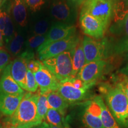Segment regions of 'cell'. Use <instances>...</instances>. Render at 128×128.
<instances>
[{"mask_svg":"<svg viewBox=\"0 0 128 128\" xmlns=\"http://www.w3.org/2000/svg\"><path fill=\"white\" fill-rule=\"evenodd\" d=\"M103 89L106 104L112 116L122 128H128V98L125 93L118 84Z\"/></svg>","mask_w":128,"mask_h":128,"instance_id":"6da1fadb","label":"cell"},{"mask_svg":"<svg viewBox=\"0 0 128 128\" xmlns=\"http://www.w3.org/2000/svg\"><path fill=\"white\" fill-rule=\"evenodd\" d=\"M38 94L26 92L12 114L10 122L17 128H32L40 124L37 122Z\"/></svg>","mask_w":128,"mask_h":128,"instance_id":"7a4b0ae2","label":"cell"},{"mask_svg":"<svg viewBox=\"0 0 128 128\" xmlns=\"http://www.w3.org/2000/svg\"><path fill=\"white\" fill-rule=\"evenodd\" d=\"M110 36L102 40L105 58L128 51V13L124 20L113 23L109 28Z\"/></svg>","mask_w":128,"mask_h":128,"instance_id":"3957f363","label":"cell"},{"mask_svg":"<svg viewBox=\"0 0 128 128\" xmlns=\"http://www.w3.org/2000/svg\"><path fill=\"white\" fill-rule=\"evenodd\" d=\"M60 82L70 81L72 76V58L71 51H66L42 62Z\"/></svg>","mask_w":128,"mask_h":128,"instance_id":"277c9868","label":"cell"},{"mask_svg":"<svg viewBox=\"0 0 128 128\" xmlns=\"http://www.w3.org/2000/svg\"><path fill=\"white\" fill-rule=\"evenodd\" d=\"M113 6L114 0H86L80 13H87L98 19L106 30L111 23Z\"/></svg>","mask_w":128,"mask_h":128,"instance_id":"5b68a950","label":"cell"},{"mask_svg":"<svg viewBox=\"0 0 128 128\" xmlns=\"http://www.w3.org/2000/svg\"><path fill=\"white\" fill-rule=\"evenodd\" d=\"M78 128H104L101 120V108L97 103L87 102L77 114Z\"/></svg>","mask_w":128,"mask_h":128,"instance_id":"8992f818","label":"cell"},{"mask_svg":"<svg viewBox=\"0 0 128 128\" xmlns=\"http://www.w3.org/2000/svg\"><path fill=\"white\" fill-rule=\"evenodd\" d=\"M80 41L79 37L74 34L60 40L51 43L37 50L39 54V60L44 61L66 51H71L76 47Z\"/></svg>","mask_w":128,"mask_h":128,"instance_id":"52a82bcc","label":"cell"},{"mask_svg":"<svg viewBox=\"0 0 128 128\" xmlns=\"http://www.w3.org/2000/svg\"><path fill=\"white\" fill-rule=\"evenodd\" d=\"M50 11L54 18L59 23L74 24L76 20L77 8L66 0H52Z\"/></svg>","mask_w":128,"mask_h":128,"instance_id":"ba28073f","label":"cell"},{"mask_svg":"<svg viewBox=\"0 0 128 128\" xmlns=\"http://www.w3.org/2000/svg\"><path fill=\"white\" fill-rule=\"evenodd\" d=\"M106 65V62L103 60L85 64L78 73L76 78L81 80L86 87L89 89L103 74Z\"/></svg>","mask_w":128,"mask_h":128,"instance_id":"9c48e42d","label":"cell"},{"mask_svg":"<svg viewBox=\"0 0 128 128\" xmlns=\"http://www.w3.org/2000/svg\"><path fill=\"white\" fill-rule=\"evenodd\" d=\"M34 53L26 50L20 55H18L11 65V74L19 86L26 90V80L28 71V61L34 58Z\"/></svg>","mask_w":128,"mask_h":128,"instance_id":"30bf717a","label":"cell"},{"mask_svg":"<svg viewBox=\"0 0 128 128\" xmlns=\"http://www.w3.org/2000/svg\"><path fill=\"white\" fill-rule=\"evenodd\" d=\"M33 74L39 86L40 94H47L58 90L60 82L42 62L39 70Z\"/></svg>","mask_w":128,"mask_h":128,"instance_id":"8fae6325","label":"cell"},{"mask_svg":"<svg viewBox=\"0 0 128 128\" xmlns=\"http://www.w3.org/2000/svg\"><path fill=\"white\" fill-rule=\"evenodd\" d=\"M80 24L83 33L88 36L96 39H100L104 36L106 30L103 24L88 14L80 13Z\"/></svg>","mask_w":128,"mask_h":128,"instance_id":"7c38bea8","label":"cell"},{"mask_svg":"<svg viewBox=\"0 0 128 128\" xmlns=\"http://www.w3.org/2000/svg\"><path fill=\"white\" fill-rule=\"evenodd\" d=\"M76 28L74 24H68L63 23H56L53 24L46 34V40L41 46L37 49L39 50L48 44L60 40L69 36L76 34Z\"/></svg>","mask_w":128,"mask_h":128,"instance_id":"4fadbf2b","label":"cell"},{"mask_svg":"<svg viewBox=\"0 0 128 128\" xmlns=\"http://www.w3.org/2000/svg\"><path fill=\"white\" fill-rule=\"evenodd\" d=\"M86 64L90 62L103 60L105 58L104 46L103 42H97L88 36H85L82 40Z\"/></svg>","mask_w":128,"mask_h":128,"instance_id":"5bb4252c","label":"cell"},{"mask_svg":"<svg viewBox=\"0 0 128 128\" xmlns=\"http://www.w3.org/2000/svg\"><path fill=\"white\" fill-rule=\"evenodd\" d=\"M57 92L68 103L81 102L87 98L89 95L88 89L76 88L70 81L60 82Z\"/></svg>","mask_w":128,"mask_h":128,"instance_id":"9a60e30c","label":"cell"},{"mask_svg":"<svg viewBox=\"0 0 128 128\" xmlns=\"http://www.w3.org/2000/svg\"><path fill=\"white\" fill-rule=\"evenodd\" d=\"M11 65L12 62L6 67L2 72L0 78V92L12 95L24 94V90L17 84L11 74Z\"/></svg>","mask_w":128,"mask_h":128,"instance_id":"2e32d148","label":"cell"},{"mask_svg":"<svg viewBox=\"0 0 128 128\" xmlns=\"http://www.w3.org/2000/svg\"><path fill=\"white\" fill-rule=\"evenodd\" d=\"M6 4L0 9V31L2 34L4 41L8 44L13 37L15 31L10 7L8 10L6 9Z\"/></svg>","mask_w":128,"mask_h":128,"instance_id":"e0dca14e","label":"cell"},{"mask_svg":"<svg viewBox=\"0 0 128 128\" xmlns=\"http://www.w3.org/2000/svg\"><path fill=\"white\" fill-rule=\"evenodd\" d=\"M24 95H12L0 92V112L6 116H12Z\"/></svg>","mask_w":128,"mask_h":128,"instance_id":"ac0fdd59","label":"cell"},{"mask_svg":"<svg viewBox=\"0 0 128 128\" xmlns=\"http://www.w3.org/2000/svg\"><path fill=\"white\" fill-rule=\"evenodd\" d=\"M10 10L12 18L20 26L24 28L28 23L27 6L23 0H9Z\"/></svg>","mask_w":128,"mask_h":128,"instance_id":"d6986e66","label":"cell"},{"mask_svg":"<svg viewBox=\"0 0 128 128\" xmlns=\"http://www.w3.org/2000/svg\"><path fill=\"white\" fill-rule=\"evenodd\" d=\"M94 100L101 108V120L104 128H122L112 116L101 96H96Z\"/></svg>","mask_w":128,"mask_h":128,"instance_id":"ffe728a7","label":"cell"},{"mask_svg":"<svg viewBox=\"0 0 128 128\" xmlns=\"http://www.w3.org/2000/svg\"><path fill=\"white\" fill-rule=\"evenodd\" d=\"M71 54L72 58V76L76 78L78 73L86 64L82 41L80 40L76 47L71 50Z\"/></svg>","mask_w":128,"mask_h":128,"instance_id":"44dd1931","label":"cell"},{"mask_svg":"<svg viewBox=\"0 0 128 128\" xmlns=\"http://www.w3.org/2000/svg\"><path fill=\"white\" fill-rule=\"evenodd\" d=\"M49 104V108H52L58 111L60 114L65 116L69 103L64 99L57 91L51 92L46 94Z\"/></svg>","mask_w":128,"mask_h":128,"instance_id":"7402d4cb","label":"cell"},{"mask_svg":"<svg viewBox=\"0 0 128 128\" xmlns=\"http://www.w3.org/2000/svg\"><path fill=\"white\" fill-rule=\"evenodd\" d=\"M46 123L59 128H63L68 124L65 116L60 114L56 110L49 108L45 117Z\"/></svg>","mask_w":128,"mask_h":128,"instance_id":"603a6c76","label":"cell"},{"mask_svg":"<svg viewBox=\"0 0 128 128\" xmlns=\"http://www.w3.org/2000/svg\"><path fill=\"white\" fill-rule=\"evenodd\" d=\"M49 108L46 95L39 94L37 102V122L39 124L44 122Z\"/></svg>","mask_w":128,"mask_h":128,"instance_id":"cb8c5ba5","label":"cell"},{"mask_svg":"<svg viewBox=\"0 0 128 128\" xmlns=\"http://www.w3.org/2000/svg\"><path fill=\"white\" fill-rule=\"evenodd\" d=\"M24 43V39L23 36L20 33L15 32L12 40L7 44L8 50L12 56H17L22 50Z\"/></svg>","mask_w":128,"mask_h":128,"instance_id":"d4e9b609","label":"cell"},{"mask_svg":"<svg viewBox=\"0 0 128 128\" xmlns=\"http://www.w3.org/2000/svg\"><path fill=\"white\" fill-rule=\"evenodd\" d=\"M46 35H33L28 38L26 43L27 48H28L27 50L31 51L32 49H38L45 42Z\"/></svg>","mask_w":128,"mask_h":128,"instance_id":"484cf974","label":"cell"},{"mask_svg":"<svg viewBox=\"0 0 128 128\" xmlns=\"http://www.w3.org/2000/svg\"><path fill=\"white\" fill-rule=\"evenodd\" d=\"M39 86L36 82L34 74L29 70H28L26 80V90L28 92L34 93L38 90Z\"/></svg>","mask_w":128,"mask_h":128,"instance_id":"4316f807","label":"cell"},{"mask_svg":"<svg viewBox=\"0 0 128 128\" xmlns=\"http://www.w3.org/2000/svg\"><path fill=\"white\" fill-rule=\"evenodd\" d=\"M49 25L47 20L42 19L36 22L33 28V34L34 35H46Z\"/></svg>","mask_w":128,"mask_h":128,"instance_id":"83f0119b","label":"cell"},{"mask_svg":"<svg viewBox=\"0 0 128 128\" xmlns=\"http://www.w3.org/2000/svg\"><path fill=\"white\" fill-rule=\"evenodd\" d=\"M10 55L7 50L3 49H0V75L10 64Z\"/></svg>","mask_w":128,"mask_h":128,"instance_id":"f1b7e54d","label":"cell"},{"mask_svg":"<svg viewBox=\"0 0 128 128\" xmlns=\"http://www.w3.org/2000/svg\"><path fill=\"white\" fill-rule=\"evenodd\" d=\"M27 7L32 12H36L41 8L45 3V0H23Z\"/></svg>","mask_w":128,"mask_h":128,"instance_id":"f546056e","label":"cell"},{"mask_svg":"<svg viewBox=\"0 0 128 128\" xmlns=\"http://www.w3.org/2000/svg\"><path fill=\"white\" fill-rule=\"evenodd\" d=\"M42 64V62L39 60H36L34 58L28 61L27 67L28 70H29L33 73H34L39 70Z\"/></svg>","mask_w":128,"mask_h":128,"instance_id":"4dcf8cb0","label":"cell"},{"mask_svg":"<svg viewBox=\"0 0 128 128\" xmlns=\"http://www.w3.org/2000/svg\"><path fill=\"white\" fill-rule=\"evenodd\" d=\"M119 81L116 84L119 85L124 93L128 94V76L123 75L119 78Z\"/></svg>","mask_w":128,"mask_h":128,"instance_id":"1f68e13d","label":"cell"},{"mask_svg":"<svg viewBox=\"0 0 128 128\" xmlns=\"http://www.w3.org/2000/svg\"><path fill=\"white\" fill-rule=\"evenodd\" d=\"M70 81H71L72 84L74 87H76V88L81 89V88H87L86 87V86H85V85L84 83H83L82 81L80 79H79V78L76 77L73 78V79L70 80Z\"/></svg>","mask_w":128,"mask_h":128,"instance_id":"d6a6232c","label":"cell"},{"mask_svg":"<svg viewBox=\"0 0 128 128\" xmlns=\"http://www.w3.org/2000/svg\"><path fill=\"white\" fill-rule=\"evenodd\" d=\"M66 1L74 7L77 8L82 6L86 0H66Z\"/></svg>","mask_w":128,"mask_h":128,"instance_id":"836d02e7","label":"cell"},{"mask_svg":"<svg viewBox=\"0 0 128 128\" xmlns=\"http://www.w3.org/2000/svg\"><path fill=\"white\" fill-rule=\"evenodd\" d=\"M120 72L122 73V74L126 76H128V54L126 55L125 65L120 70Z\"/></svg>","mask_w":128,"mask_h":128,"instance_id":"e575fe53","label":"cell"},{"mask_svg":"<svg viewBox=\"0 0 128 128\" xmlns=\"http://www.w3.org/2000/svg\"><path fill=\"white\" fill-rule=\"evenodd\" d=\"M2 128H17L15 126L13 125L10 122H5L2 124Z\"/></svg>","mask_w":128,"mask_h":128,"instance_id":"d590c367","label":"cell"},{"mask_svg":"<svg viewBox=\"0 0 128 128\" xmlns=\"http://www.w3.org/2000/svg\"><path fill=\"white\" fill-rule=\"evenodd\" d=\"M46 128H71V126H70L69 124H67V125L64 126V127H63V128H59V127H57V126L52 125V124H47V125H46Z\"/></svg>","mask_w":128,"mask_h":128,"instance_id":"8d00e7d4","label":"cell"},{"mask_svg":"<svg viewBox=\"0 0 128 128\" xmlns=\"http://www.w3.org/2000/svg\"><path fill=\"white\" fill-rule=\"evenodd\" d=\"M4 38H3V36L1 32L0 31V49H2V48L4 46Z\"/></svg>","mask_w":128,"mask_h":128,"instance_id":"74e56055","label":"cell"},{"mask_svg":"<svg viewBox=\"0 0 128 128\" xmlns=\"http://www.w3.org/2000/svg\"><path fill=\"white\" fill-rule=\"evenodd\" d=\"M46 125H47V123H46L45 122H44L41 124L38 125L37 126H34L32 128H46Z\"/></svg>","mask_w":128,"mask_h":128,"instance_id":"f35d334b","label":"cell"},{"mask_svg":"<svg viewBox=\"0 0 128 128\" xmlns=\"http://www.w3.org/2000/svg\"><path fill=\"white\" fill-rule=\"evenodd\" d=\"M8 0H0V9L2 8L4 4L7 2Z\"/></svg>","mask_w":128,"mask_h":128,"instance_id":"ab89813d","label":"cell"},{"mask_svg":"<svg viewBox=\"0 0 128 128\" xmlns=\"http://www.w3.org/2000/svg\"><path fill=\"white\" fill-rule=\"evenodd\" d=\"M123 1H124V3H125V4L126 5V6L128 7V0H123Z\"/></svg>","mask_w":128,"mask_h":128,"instance_id":"60d3db41","label":"cell"},{"mask_svg":"<svg viewBox=\"0 0 128 128\" xmlns=\"http://www.w3.org/2000/svg\"><path fill=\"white\" fill-rule=\"evenodd\" d=\"M125 94H126V97H128V93H125Z\"/></svg>","mask_w":128,"mask_h":128,"instance_id":"b9f144b4","label":"cell"},{"mask_svg":"<svg viewBox=\"0 0 128 128\" xmlns=\"http://www.w3.org/2000/svg\"><path fill=\"white\" fill-rule=\"evenodd\" d=\"M0 128H2V124H0Z\"/></svg>","mask_w":128,"mask_h":128,"instance_id":"7bdbcfd3","label":"cell"},{"mask_svg":"<svg viewBox=\"0 0 128 128\" xmlns=\"http://www.w3.org/2000/svg\"><path fill=\"white\" fill-rule=\"evenodd\" d=\"M116 1V0H114V1Z\"/></svg>","mask_w":128,"mask_h":128,"instance_id":"ee69618b","label":"cell"}]
</instances>
